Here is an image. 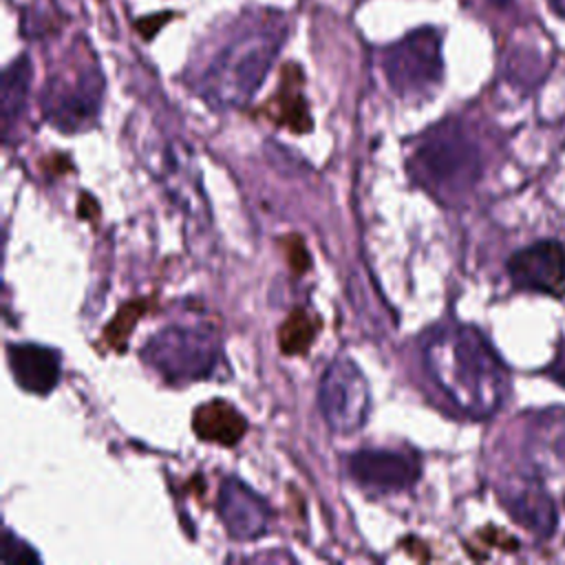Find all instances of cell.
Wrapping results in <instances>:
<instances>
[{
  "instance_id": "6da1fadb",
  "label": "cell",
  "mask_w": 565,
  "mask_h": 565,
  "mask_svg": "<svg viewBox=\"0 0 565 565\" xmlns=\"http://www.w3.org/2000/svg\"><path fill=\"white\" fill-rule=\"evenodd\" d=\"M424 364L448 402L472 419L494 415L508 397V369L475 327L435 329L424 344Z\"/></svg>"
},
{
  "instance_id": "7a4b0ae2",
  "label": "cell",
  "mask_w": 565,
  "mask_h": 565,
  "mask_svg": "<svg viewBox=\"0 0 565 565\" xmlns=\"http://www.w3.org/2000/svg\"><path fill=\"white\" fill-rule=\"evenodd\" d=\"M285 40L280 20L254 26L230 40L199 82L201 97L216 108L245 106L267 77Z\"/></svg>"
},
{
  "instance_id": "3957f363",
  "label": "cell",
  "mask_w": 565,
  "mask_h": 565,
  "mask_svg": "<svg viewBox=\"0 0 565 565\" xmlns=\"http://www.w3.org/2000/svg\"><path fill=\"white\" fill-rule=\"evenodd\" d=\"M408 170L433 194L459 196L479 179L481 154L459 121H444L419 139Z\"/></svg>"
},
{
  "instance_id": "277c9868",
  "label": "cell",
  "mask_w": 565,
  "mask_h": 565,
  "mask_svg": "<svg viewBox=\"0 0 565 565\" xmlns=\"http://www.w3.org/2000/svg\"><path fill=\"white\" fill-rule=\"evenodd\" d=\"M141 358L168 384H190L214 375L221 364V344L207 327L172 324L143 344Z\"/></svg>"
},
{
  "instance_id": "5b68a950",
  "label": "cell",
  "mask_w": 565,
  "mask_h": 565,
  "mask_svg": "<svg viewBox=\"0 0 565 565\" xmlns=\"http://www.w3.org/2000/svg\"><path fill=\"white\" fill-rule=\"evenodd\" d=\"M382 71L388 86L404 99L428 95L444 75L439 33L430 26L411 31L384 49Z\"/></svg>"
},
{
  "instance_id": "8992f818",
  "label": "cell",
  "mask_w": 565,
  "mask_h": 565,
  "mask_svg": "<svg viewBox=\"0 0 565 565\" xmlns=\"http://www.w3.org/2000/svg\"><path fill=\"white\" fill-rule=\"evenodd\" d=\"M104 77L97 64H84L49 77L42 90L44 117L64 132H79L99 115Z\"/></svg>"
},
{
  "instance_id": "52a82bcc",
  "label": "cell",
  "mask_w": 565,
  "mask_h": 565,
  "mask_svg": "<svg viewBox=\"0 0 565 565\" xmlns=\"http://www.w3.org/2000/svg\"><path fill=\"white\" fill-rule=\"evenodd\" d=\"M318 408L333 433L349 435L362 428L371 408V391L360 366L335 358L320 377Z\"/></svg>"
},
{
  "instance_id": "ba28073f",
  "label": "cell",
  "mask_w": 565,
  "mask_h": 565,
  "mask_svg": "<svg viewBox=\"0 0 565 565\" xmlns=\"http://www.w3.org/2000/svg\"><path fill=\"white\" fill-rule=\"evenodd\" d=\"M355 483L373 492H402L419 479V461L413 455L388 448H362L347 461Z\"/></svg>"
},
{
  "instance_id": "9c48e42d",
  "label": "cell",
  "mask_w": 565,
  "mask_h": 565,
  "mask_svg": "<svg viewBox=\"0 0 565 565\" xmlns=\"http://www.w3.org/2000/svg\"><path fill=\"white\" fill-rule=\"evenodd\" d=\"M512 282L527 291L565 296V245L561 241H539L508 258Z\"/></svg>"
},
{
  "instance_id": "30bf717a",
  "label": "cell",
  "mask_w": 565,
  "mask_h": 565,
  "mask_svg": "<svg viewBox=\"0 0 565 565\" xmlns=\"http://www.w3.org/2000/svg\"><path fill=\"white\" fill-rule=\"evenodd\" d=\"M218 516L227 534L236 541H254L267 532L269 508L243 481L230 477L221 483L216 499Z\"/></svg>"
},
{
  "instance_id": "8fae6325",
  "label": "cell",
  "mask_w": 565,
  "mask_h": 565,
  "mask_svg": "<svg viewBox=\"0 0 565 565\" xmlns=\"http://www.w3.org/2000/svg\"><path fill=\"white\" fill-rule=\"evenodd\" d=\"M7 360L15 382L26 393L46 395L60 382L62 360H60V353L49 347L31 344V342L9 344Z\"/></svg>"
},
{
  "instance_id": "7c38bea8",
  "label": "cell",
  "mask_w": 565,
  "mask_h": 565,
  "mask_svg": "<svg viewBox=\"0 0 565 565\" xmlns=\"http://www.w3.org/2000/svg\"><path fill=\"white\" fill-rule=\"evenodd\" d=\"M510 514L536 536H550L556 527V510L547 490L536 481H521L503 497Z\"/></svg>"
},
{
  "instance_id": "4fadbf2b",
  "label": "cell",
  "mask_w": 565,
  "mask_h": 565,
  "mask_svg": "<svg viewBox=\"0 0 565 565\" xmlns=\"http://www.w3.org/2000/svg\"><path fill=\"white\" fill-rule=\"evenodd\" d=\"M530 450L539 466H565V408L556 406L536 415L530 426Z\"/></svg>"
},
{
  "instance_id": "5bb4252c",
  "label": "cell",
  "mask_w": 565,
  "mask_h": 565,
  "mask_svg": "<svg viewBox=\"0 0 565 565\" xmlns=\"http://www.w3.org/2000/svg\"><path fill=\"white\" fill-rule=\"evenodd\" d=\"M192 426L201 439L223 446L236 444L247 428L243 415L223 399H214L199 406L192 417Z\"/></svg>"
},
{
  "instance_id": "9a60e30c",
  "label": "cell",
  "mask_w": 565,
  "mask_h": 565,
  "mask_svg": "<svg viewBox=\"0 0 565 565\" xmlns=\"http://www.w3.org/2000/svg\"><path fill=\"white\" fill-rule=\"evenodd\" d=\"M31 86V62L26 55L15 57L2 73V124L4 135L22 115Z\"/></svg>"
},
{
  "instance_id": "2e32d148",
  "label": "cell",
  "mask_w": 565,
  "mask_h": 565,
  "mask_svg": "<svg viewBox=\"0 0 565 565\" xmlns=\"http://www.w3.org/2000/svg\"><path fill=\"white\" fill-rule=\"evenodd\" d=\"M2 563L7 565H26V563H40L38 552L18 539L11 530H4V541H2Z\"/></svg>"
},
{
  "instance_id": "e0dca14e",
  "label": "cell",
  "mask_w": 565,
  "mask_h": 565,
  "mask_svg": "<svg viewBox=\"0 0 565 565\" xmlns=\"http://www.w3.org/2000/svg\"><path fill=\"white\" fill-rule=\"evenodd\" d=\"M550 375H552L558 384H563V386H565V353H561V358L552 364Z\"/></svg>"
},
{
  "instance_id": "ac0fdd59",
  "label": "cell",
  "mask_w": 565,
  "mask_h": 565,
  "mask_svg": "<svg viewBox=\"0 0 565 565\" xmlns=\"http://www.w3.org/2000/svg\"><path fill=\"white\" fill-rule=\"evenodd\" d=\"M547 4L552 7V11L565 20V0H547Z\"/></svg>"
},
{
  "instance_id": "d6986e66",
  "label": "cell",
  "mask_w": 565,
  "mask_h": 565,
  "mask_svg": "<svg viewBox=\"0 0 565 565\" xmlns=\"http://www.w3.org/2000/svg\"><path fill=\"white\" fill-rule=\"evenodd\" d=\"M488 2H490V4H494V7H501V9H503V7H508L512 0H488Z\"/></svg>"
}]
</instances>
